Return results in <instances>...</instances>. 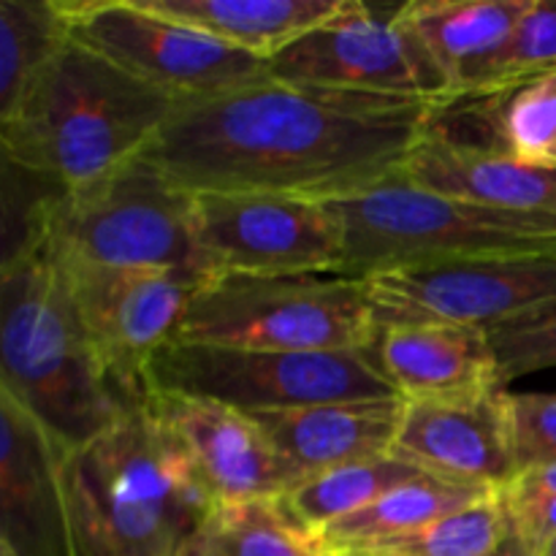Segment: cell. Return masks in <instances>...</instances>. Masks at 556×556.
Wrapping results in <instances>:
<instances>
[{
	"label": "cell",
	"instance_id": "6da1fadb",
	"mask_svg": "<svg viewBox=\"0 0 556 556\" xmlns=\"http://www.w3.org/2000/svg\"><path fill=\"white\" fill-rule=\"evenodd\" d=\"M438 103L269 76L179 101L141 155L185 193L351 199L405 172Z\"/></svg>",
	"mask_w": 556,
	"mask_h": 556
},
{
	"label": "cell",
	"instance_id": "7a4b0ae2",
	"mask_svg": "<svg viewBox=\"0 0 556 556\" xmlns=\"http://www.w3.org/2000/svg\"><path fill=\"white\" fill-rule=\"evenodd\" d=\"M60 497L65 556H182L220 505L150 400L63 454Z\"/></svg>",
	"mask_w": 556,
	"mask_h": 556
},
{
	"label": "cell",
	"instance_id": "3957f363",
	"mask_svg": "<svg viewBox=\"0 0 556 556\" xmlns=\"http://www.w3.org/2000/svg\"><path fill=\"white\" fill-rule=\"evenodd\" d=\"M0 391L20 402L60 454L130 413L81 320L63 269L36 231L0 266Z\"/></svg>",
	"mask_w": 556,
	"mask_h": 556
},
{
	"label": "cell",
	"instance_id": "277c9868",
	"mask_svg": "<svg viewBox=\"0 0 556 556\" xmlns=\"http://www.w3.org/2000/svg\"><path fill=\"white\" fill-rule=\"evenodd\" d=\"M177 103L68 38L0 117L3 161L58 190L79 188L139 157Z\"/></svg>",
	"mask_w": 556,
	"mask_h": 556
},
{
	"label": "cell",
	"instance_id": "5b68a950",
	"mask_svg": "<svg viewBox=\"0 0 556 556\" xmlns=\"http://www.w3.org/2000/svg\"><path fill=\"white\" fill-rule=\"evenodd\" d=\"M30 231L63 264L179 271L206 280L195 248L193 195L177 188L144 155L79 188L43 195L11 248Z\"/></svg>",
	"mask_w": 556,
	"mask_h": 556
},
{
	"label": "cell",
	"instance_id": "8992f818",
	"mask_svg": "<svg viewBox=\"0 0 556 556\" xmlns=\"http://www.w3.org/2000/svg\"><path fill=\"white\" fill-rule=\"evenodd\" d=\"M329 206L342 228V261L334 275L348 280L448 261L556 253V220L451 199L405 174Z\"/></svg>",
	"mask_w": 556,
	"mask_h": 556
},
{
	"label": "cell",
	"instance_id": "52a82bcc",
	"mask_svg": "<svg viewBox=\"0 0 556 556\" xmlns=\"http://www.w3.org/2000/svg\"><path fill=\"white\" fill-rule=\"evenodd\" d=\"M375 329L362 280L215 275L195 288L177 340L250 351H367Z\"/></svg>",
	"mask_w": 556,
	"mask_h": 556
},
{
	"label": "cell",
	"instance_id": "ba28073f",
	"mask_svg": "<svg viewBox=\"0 0 556 556\" xmlns=\"http://www.w3.org/2000/svg\"><path fill=\"white\" fill-rule=\"evenodd\" d=\"M147 383L248 416L396 396L367 351H250L179 340L152 358Z\"/></svg>",
	"mask_w": 556,
	"mask_h": 556
},
{
	"label": "cell",
	"instance_id": "9c48e42d",
	"mask_svg": "<svg viewBox=\"0 0 556 556\" xmlns=\"http://www.w3.org/2000/svg\"><path fill=\"white\" fill-rule=\"evenodd\" d=\"M266 76L291 85L362 96L451 101L448 81L400 9L351 0L342 14L313 27L266 60Z\"/></svg>",
	"mask_w": 556,
	"mask_h": 556
},
{
	"label": "cell",
	"instance_id": "30bf717a",
	"mask_svg": "<svg viewBox=\"0 0 556 556\" xmlns=\"http://www.w3.org/2000/svg\"><path fill=\"white\" fill-rule=\"evenodd\" d=\"M71 41L177 101L266 76V60L152 11L144 0H63Z\"/></svg>",
	"mask_w": 556,
	"mask_h": 556
},
{
	"label": "cell",
	"instance_id": "8fae6325",
	"mask_svg": "<svg viewBox=\"0 0 556 556\" xmlns=\"http://www.w3.org/2000/svg\"><path fill=\"white\" fill-rule=\"evenodd\" d=\"M204 277L334 275L342 228L329 204L280 193H190Z\"/></svg>",
	"mask_w": 556,
	"mask_h": 556
},
{
	"label": "cell",
	"instance_id": "7c38bea8",
	"mask_svg": "<svg viewBox=\"0 0 556 556\" xmlns=\"http://www.w3.org/2000/svg\"><path fill=\"white\" fill-rule=\"evenodd\" d=\"M362 282L378 326L432 320L489 331L556 299V253L448 261Z\"/></svg>",
	"mask_w": 556,
	"mask_h": 556
},
{
	"label": "cell",
	"instance_id": "4fadbf2b",
	"mask_svg": "<svg viewBox=\"0 0 556 556\" xmlns=\"http://www.w3.org/2000/svg\"><path fill=\"white\" fill-rule=\"evenodd\" d=\"M58 264L106 372L134 405H144L150 400L147 369L179 337L190 299L204 280L179 271Z\"/></svg>",
	"mask_w": 556,
	"mask_h": 556
},
{
	"label": "cell",
	"instance_id": "5bb4252c",
	"mask_svg": "<svg viewBox=\"0 0 556 556\" xmlns=\"http://www.w3.org/2000/svg\"><path fill=\"white\" fill-rule=\"evenodd\" d=\"M391 454L429 476L503 492L519 476L510 394L489 389L454 400L405 402Z\"/></svg>",
	"mask_w": 556,
	"mask_h": 556
},
{
	"label": "cell",
	"instance_id": "9a60e30c",
	"mask_svg": "<svg viewBox=\"0 0 556 556\" xmlns=\"http://www.w3.org/2000/svg\"><path fill=\"white\" fill-rule=\"evenodd\" d=\"M220 505L277 500L299 481L253 416L212 400L150 391Z\"/></svg>",
	"mask_w": 556,
	"mask_h": 556
},
{
	"label": "cell",
	"instance_id": "2e32d148",
	"mask_svg": "<svg viewBox=\"0 0 556 556\" xmlns=\"http://www.w3.org/2000/svg\"><path fill=\"white\" fill-rule=\"evenodd\" d=\"M60 459L52 438L0 391V543L16 556H65Z\"/></svg>",
	"mask_w": 556,
	"mask_h": 556
},
{
	"label": "cell",
	"instance_id": "e0dca14e",
	"mask_svg": "<svg viewBox=\"0 0 556 556\" xmlns=\"http://www.w3.org/2000/svg\"><path fill=\"white\" fill-rule=\"evenodd\" d=\"M367 353L405 402L454 400L500 389L486 331L432 320L380 324Z\"/></svg>",
	"mask_w": 556,
	"mask_h": 556
},
{
	"label": "cell",
	"instance_id": "ac0fdd59",
	"mask_svg": "<svg viewBox=\"0 0 556 556\" xmlns=\"http://www.w3.org/2000/svg\"><path fill=\"white\" fill-rule=\"evenodd\" d=\"M402 174L451 199L510 215L556 220V163L456 144L429 130Z\"/></svg>",
	"mask_w": 556,
	"mask_h": 556
},
{
	"label": "cell",
	"instance_id": "d6986e66",
	"mask_svg": "<svg viewBox=\"0 0 556 556\" xmlns=\"http://www.w3.org/2000/svg\"><path fill=\"white\" fill-rule=\"evenodd\" d=\"M405 400L326 402L282 413H255L277 454L302 478L394 451Z\"/></svg>",
	"mask_w": 556,
	"mask_h": 556
},
{
	"label": "cell",
	"instance_id": "ffe728a7",
	"mask_svg": "<svg viewBox=\"0 0 556 556\" xmlns=\"http://www.w3.org/2000/svg\"><path fill=\"white\" fill-rule=\"evenodd\" d=\"M532 0H413L402 5L448 81L451 101L470 98L514 38Z\"/></svg>",
	"mask_w": 556,
	"mask_h": 556
},
{
	"label": "cell",
	"instance_id": "44dd1931",
	"mask_svg": "<svg viewBox=\"0 0 556 556\" xmlns=\"http://www.w3.org/2000/svg\"><path fill=\"white\" fill-rule=\"evenodd\" d=\"M429 130L456 144L556 163V74L443 103Z\"/></svg>",
	"mask_w": 556,
	"mask_h": 556
},
{
	"label": "cell",
	"instance_id": "7402d4cb",
	"mask_svg": "<svg viewBox=\"0 0 556 556\" xmlns=\"http://www.w3.org/2000/svg\"><path fill=\"white\" fill-rule=\"evenodd\" d=\"M152 11L217 38L239 52L269 60L351 0H144Z\"/></svg>",
	"mask_w": 556,
	"mask_h": 556
},
{
	"label": "cell",
	"instance_id": "603a6c76",
	"mask_svg": "<svg viewBox=\"0 0 556 556\" xmlns=\"http://www.w3.org/2000/svg\"><path fill=\"white\" fill-rule=\"evenodd\" d=\"M492 492L494 489L467 486L448 478L418 472L410 481L389 489L383 497L369 503L358 514L326 527L324 532H318V541L334 556L372 552L386 543L413 535Z\"/></svg>",
	"mask_w": 556,
	"mask_h": 556
},
{
	"label": "cell",
	"instance_id": "cb8c5ba5",
	"mask_svg": "<svg viewBox=\"0 0 556 556\" xmlns=\"http://www.w3.org/2000/svg\"><path fill=\"white\" fill-rule=\"evenodd\" d=\"M418 472H421L418 467L396 454L372 456L302 478L282 497H277V505L293 525L318 538V532L329 525L358 514L369 503L383 497L389 489L410 481Z\"/></svg>",
	"mask_w": 556,
	"mask_h": 556
},
{
	"label": "cell",
	"instance_id": "d4e9b609",
	"mask_svg": "<svg viewBox=\"0 0 556 556\" xmlns=\"http://www.w3.org/2000/svg\"><path fill=\"white\" fill-rule=\"evenodd\" d=\"M63 0H0V117L68 41Z\"/></svg>",
	"mask_w": 556,
	"mask_h": 556
},
{
	"label": "cell",
	"instance_id": "484cf974",
	"mask_svg": "<svg viewBox=\"0 0 556 556\" xmlns=\"http://www.w3.org/2000/svg\"><path fill=\"white\" fill-rule=\"evenodd\" d=\"M182 556H334L293 525L277 500L217 505Z\"/></svg>",
	"mask_w": 556,
	"mask_h": 556
},
{
	"label": "cell",
	"instance_id": "4316f807",
	"mask_svg": "<svg viewBox=\"0 0 556 556\" xmlns=\"http://www.w3.org/2000/svg\"><path fill=\"white\" fill-rule=\"evenodd\" d=\"M514 514L503 492H492L454 514L443 516L434 525L400 538L394 543L362 554L383 556H497L516 541ZM348 556V554H345Z\"/></svg>",
	"mask_w": 556,
	"mask_h": 556
},
{
	"label": "cell",
	"instance_id": "83f0119b",
	"mask_svg": "<svg viewBox=\"0 0 556 556\" xmlns=\"http://www.w3.org/2000/svg\"><path fill=\"white\" fill-rule=\"evenodd\" d=\"M497 364L500 389L556 367V299L527 309L486 331Z\"/></svg>",
	"mask_w": 556,
	"mask_h": 556
},
{
	"label": "cell",
	"instance_id": "f1b7e54d",
	"mask_svg": "<svg viewBox=\"0 0 556 556\" xmlns=\"http://www.w3.org/2000/svg\"><path fill=\"white\" fill-rule=\"evenodd\" d=\"M552 74H556V0H532L476 96Z\"/></svg>",
	"mask_w": 556,
	"mask_h": 556
},
{
	"label": "cell",
	"instance_id": "f546056e",
	"mask_svg": "<svg viewBox=\"0 0 556 556\" xmlns=\"http://www.w3.org/2000/svg\"><path fill=\"white\" fill-rule=\"evenodd\" d=\"M519 476L556 465V394H510Z\"/></svg>",
	"mask_w": 556,
	"mask_h": 556
},
{
	"label": "cell",
	"instance_id": "4dcf8cb0",
	"mask_svg": "<svg viewBox=\"0 0 556 556\" xmlns=\"http://www.w3.org/2000/svg\"><path fill=\"white\" fill-rule=\"evenodd\" d=\"M510 514H514L519 535L538 548L541 543L556 538V492H525V489H505Z\"/></svg>",
	"mask_w": 556,
	"mask_h": 556
},
{
	"label": "cell",
	"instance_id": "1f68e13d",
	"mask_svg": "<svg viewBox=\"0 0 556 556\" xmlns=\"http://www.w3.org/2000/svg\"><path fill=\"white\" fill-rule=\"evenodd\" d=\"M510 486L525 489V492H556V465L521 472V476H516V481Z\"/></svg>",
	"mask_w": 556,
	"mask_h": 556
},
{
	"label": "cell",
	"instance_id": "d6a6232c",
	"mask_svg": "<svg viewBox=\"0 0 556 556\" xmlns=\"http://www.w3.org/2000/svg\"><path fill=\"white\" fill-rule=\"evenodd\" d=\"M348 556H383V554H348ZM497 556H535V548L525 541V538H516L510 546H505Z\"/></svg>",
	"mask_w": 556,
	"mask_h": 556
},
{
	"label": "cell",
	"instance_id": "836d02e7",
	"mask_svg": "<svg viewBox=\"0 0 556 556\" xmlns=\"http://www.w3.org/2000/svg\"><path fill=\"white\" fill-rule=\"evenodd\" d=\"M535 556H556V538H554V541L541 543V546L535 548Z\"/></svg>",
	"mask_w": 556,
	"mask_h": 556
},
{
	"label": "cell",
	"instance_id": "e575fe53",
	"mask_svg": "<svg viewBox=\"0 0 556 556\" xmlns=\"http://www.w3.org/2000/svg\"><path fill=\"white\" fill-rule=\"evenodd\" d=\"M0 556H16L14 552H11L9 546H3V543H0Z\"/></svg>",
	"mask_w": 556,
	"mask_h": 556
}]
</instances>
